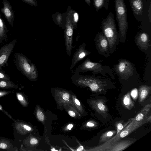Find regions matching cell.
<instances>
[{
	"label": "cell",
	"mask_w": 151,
	"mask_h": 151,
	"mask_svg": "<svg viewBox=\"0 0 151 151\" xmlns=\"http://www.w3.org/2000/svg\"><path fill=\"white\" fill-rule=\"evenodd\" d=\"M137 45L142 49H146L148 46L149 37L145 33H142L138 35L136 39Z\"/></svg>",
	"instance_id": "14"
},
{
	"label": "cell",
	"mask_w": 151,
	"mask_h": 151,
	"mask_svg": "<svg viewBox=\"0 0 151 151\" xmlns=\"http://www.w3.org/2000/svg\"><path fill=\"white\" fill-rule=\"evenodd\" d=\"M117 73L121 76L125 77L131 76L133 73L134 68L129 61L123 59L119 61L116 67Z\"/></svg>",
	"instance_id": "9"
},
{
	"label": "cell",
	"mask_w": 151,
	"mask_h": 151,
	"mask_svg": "<svg viewBox=\"0 0 151 151\" xmlns=\"http://www.w3.org/2000/svg\"><path fill=\"white\" fill-rule=\"evenodd\" d=\"M5 93V92H0V96L4 95Z\"/></svg>",
	"instance_id": "42"
},
{
	"label": "cell",
	"mask_w": 151,
	"mask_h": 151,
	"mask_svg": "<svg viewBox=\"0 0 151 151\" xmlns=\"http://www.w3.org/2000/svg\"><path fill=\"white\" fill-rule=\"evenodd\" d=\"M73 127V125L72 124H68L67 126V129L69 130H71Z\"/></svg>",
	"instance_id": "40"
},
{
	"label": "cell",
	"mask_w": 151,
	"mask_h": 151,
	"mask_svg": "<svg viewBox=\"0 0 151 151\" xmlns=\"http://www.w3.org/2000/svg\"><path fill=\"white\" fill-rule=\"evenodd\" d=\"M7 32V29L5 23L0 15V37L1 41L6 37Z\"/></svg>",
	"instance_id": "21"
},
{
	"label": "cell",
	"mask_w": 151,
	"mask_h": 151,
	"mask_svg": "<svg viewBox=\"0 0 151 151\" xmlns=\"http://www.w3.org/2000/svg\"><path fill=\"white\" fill-rule=\"evenodd\" d=\"M102 23V27L104 35L108 40L109 47L112 50L117 41L116 25L113 14L110 13Z\"/></svg>",
	"instance_id": "4"
},
{
	"label": "cell",
	"mask_w": 151,
	"mask_h": 151,
	"mask_svg": "<svg viewBox=\"0 0 151 151\" xmlns=\"http://www.w3.org/2000/svg\"><path fill=\"white\" fill-rule=\"evenodd\" d=\"M62 96V98L64 101H67L69 100L70 98V95L67 92H64Z\"/></svg>",
	"instance_id": "31"
},
{
	"label": "cell",
	"mask_w": 151,
	"mask_h": 151,
	"mask_svg": "<svg viewBox=\"0 0 151 151\" xmlns=\"http://www.w3.org/2000/svg\"><path fill=\"white\" fill-rule=\"evenodd\" d=\"M23 2L30 5L36 6L37 2L36 0H22Z\"/></svg>",
	"instance_id": "28"
},
{
	"label": "cell",
	"mask_w": 151,
	"mask_h": 151,
	"mask_svg": "<svg viewBox=\"0 0 151 151\" xmlns=\"http://www.w3.org/2000/svg\"><path fill=\"white\" fill-rule=\"evenodd\" d=\"M97 45L99 50L102 52H106L108 51L109 43L106 37L102 33H99L98 36Z\"/></svg>",
	"instance_id": "15"
},
{
	"label": "cell",
	"mask_w": 151,
	"mask_h": 151,
	"mask_svg": "<svg viewBox=\"0 0 151 151\" xmlns=\"http://www.w3.org/2000/svg\"><path fill=\"white\" fill-rule=\"evenodd\" d=\"M2 3L3 7L1 9V10L9 24L13 27L14 19V15L12 6L9 2L7 0H4Z\"/></svg>",
	"instance_id": "12"
},
{
	"label": "cell",
	"mask_w": 151,
	"mask_h": 151,
	"mask_svg": "<svg viewBox=\"0 0 151 151\" xmlns=\"http://www.w3.org/2000/svg\"><path fill=\"white\" fill-rule=\"evenodd\" d=\"M86 44L83 43L79 47L74 53L72 59V63L70 68L71 70L76 66V64L80 61L90 53L85 49Z\"/></svg>",
	"instance_id": "10"
},
{
	"label": "cell",
	"mask_w": 151,
	"mask_h": 151,
	"mask_svg": "<svg viewBox=\"0 0 151 151\" xmlns=\"http://www.w3.org/2000/svg\"><path fill=\"white\" fill-rule=\"evenodd\" d=\"M86 126L88 127L94 128L98 126V124L95 121L91 120L87 122Z\"/></svg>",
	"instance_id": "27"
},
{
	"label": "cell",
	"mask_w": 151,
	"mask_h": 151,
	"mask_svg": "<svg viewBox=\"0 0 151 151\" xmlns=\"http://www.w3.org/2000/svg\"><path fill=\"white\" fill-rule=\"evenodd\" d=\"M73 82L78 86L88 87L96 93H101L104 91L106 83L99 79L91 76H83L74 73L71 77Z\"/></svg>",
	"instance_id": "2"
},
{
	"label": "cell",
	"mask_w": 151,
	"mask_h": 151,
	"mask_svg": "<svg viewBox=\"0 0 151 151\" xmlns=\"http://www.w3.org/2000/svg\"><path fill=\"white\" fill-rule=\"evenodd\" d=\"M73 19L71 21L74 29H76L77 27V23L78 20L79 16L76 12H74L73 14Z\"/></svg>",
	"instance_id": "24"
},
{
	"label": "cell",
	"mask_w": 151,
	"mask_h": 151,
	"mask_svg": "<svg viewBox=\"0 0 151 151\" xmlns=\"http://www.w3.org/2000/svg\"><path fill=\"white\" fill-rule=\"evenodd\" d=\"M105 102L102 99L93 100L90 103L92 108L98 113L104 116L108 112V109L105 104Z\"/></svg>",
	"instance_id": "13"
},
{
	"label": "cell",
	"mask_w": 151,
	"mask_h": 151,
	"mask_svg": "<svg viewBox=\"0 0 151 151\" xmlns=\"http://www.w3.org/2000/svg\"><path fill=\"white\" fill-rule=\"evenodd\" d=\"M61 16L59 14L58 16V17H57V22L59 23L60 24L61 23Z\"/></svg>",
	"instance_id": "35"
},
{
	"label": "cell",
	"mask_w": 151,
	"mask_h": 151,
	"mask_svg": "<svg viewBox=\"0 0 151 151\" xmlns=\"http://www.w3.org/2000/svg\"><path fill=\"white\" fill-rule=\"evenodd\" d=\"M102 65L100 63L93 62L89 59H87L80 65L76 68L75 73H84L88 71L93 72H101Z\"/></svg>",
	"instance_id": "7"
},
{
	"label": "cell",
	"mask_w": 151,
	"mask_h": 151,
	"mask_svg": "<svg viewBox=\"0 0 151 151\" xmlns=\"http://www.w3.org/2000/svg\"><path fill=\"white\" fill-rule=\"evenodd\" d=\"M0 79L9 80L10 78L4 72L0 70Z\"/></svg>",
	"instance_id": "29"
},
{
	"label": "cell",
	"mask_w": 151,
	"mask_h": 151,
	"mask_svg": "<svg viewBox=\"0 0 151 151\" xmlns=\"http://www.w3.org/2000/svg\"><path fill=\"white\" fill-rule=\"evenodd\" d=\"M130 96L133 99L136 101L138 97V92L136 88L133 89L130 93Z\"/></svg>",
	"instance_id": "26"
},
{
	"label": "cell",
	"mask_w": 151,
	"mask_h": 151,
	"mask_svg": "<svg viewBox=\"0 0 151 151\" xmlns=\"http://www.w3.org/2000/svg\"><path fill=\"white\" fill-rule=\"evenodd\" d=\"M7 147V145L4 143H2L0 144V148L1 149H6Z\"/></svg>",
	"instance_id": "33"
},
{
	"label": "cell",
	"mask_w": 151,
	"mask_h": 151,
	"mask_svg": "<svg viewBox=\"0 0 151 151\" xmlns=\"http://www.w3.org/2000/svg\"><path fill=\"white\" fill-rule=\"evenodd\" d=\"M137 139L134 138L120 140L113 145L107 147L105 151H122L126 149Z\"/></svg>",
	"instance_id": "11"
},
{
	"label": "cell",
	"mask_w": 151,
	"mask_h": 151,
	"mask_svg": "<svg viewBox=\"0 0 151 151\" xmlns=\"http://www.w3.org/2000/svg\"><path fill=\"white\" fill-rule=\"evenodd\" d=\"M16 56L17 64L19 69L23 74L31 81L37 80L38 77V72L34 63L22 54L17 53Z\"/></svg>",
	"instance_id": "3"
},
{
	"label": "cell",
	"mask_w": 151,
	"mask_h": 151,
	"mask_svg": "<svg viewBox=\"0 0 151 151\" xmlns=\"http://www.w3.org/2000/svg\"><path fill=\"white\" fill-rule=\"evenodd\" d=\"M83 150V147L82 146H80L77 149V151H82Z\"/></svg>",
	"instance_id": "39"
},
{
	"label": "cell",
	"mask_w": 151,
	"mask_h": 151,
	"mask_svg": "<svg viewBox=\"0 0 151 151\" xmlns=\"http://www.w3.org/2000/svg\"><path fill=\"white\" fill-rule=\"evenodd\" d=\"M38 142L37 140L35 138H32L30 141V143L32 145H35Z\"/></svg>",
	"instance_id": "32"
},
{
	"label": "cell",
	"mask_w": 151,
	"mask_h": 151,
	"mask_svg": "<svg viewBox=\"0 0 151 151\" xmlns=\"http://www.w3.org/2000/svg\"><path fill=\"white\" fill-rule=\"evenodd\" d=\"M151 90V87L146 85H142L139 87L138 96L139 102L142 103L145 99L150 93Z\"/></svg>",
	"instance_id": "16"
},
{
	"label": "cell",
	"mask_w": 151,
	"mask_h": 151,
	"mask_svg": "<svg viewBox=\"0 0 151 151\" xmlns=\"http://www.w3.org/2000/svg\"><path fill=\"white\" fill-rule=\"evenodd\" d=\"M115 7L121 36H125L128 24L127 11L123 0H115Z\"/></svg>",
	"instance_id": "5"
},
{
	"label": "cell",
	"mask_w": 151,
	"mask_h": 151,
	"mask_svg": "<svg viewBox=\"0 0 151 151\" xmlns=\"http://www.w3.org/2000/svg\"><path fill=\"white\" fill-rule=\"evenodd\" d=\"M68 114L70 116L72 117H74L76 116V114L75 113L72 111H69Z\"/></svg>",
	"instance_id": "34"
},
{
	"label": "cell",
	"mask_w": 151,
	"mask_h": 151,
	"mask_svg": "<svg viewBox=\"0 0 151 151\" xmlns=\"http://www.w3.org/2000/svg\"><path fill=\"white\" fill-rule=\"evenodd\" d=\"M151 104L146 105L141 111L134 118V120L139 121L142 120L145 117L151 109Z\"/></svg>",
	"instance_id": "19"
},
{
	"label": "cell",
	"mask_w": 151,
	"mask_h": 151,
	"mask_svg": "<svg viewBox=\"0 0 151 151\" xmlns=\"http://www.w3.org/2000/svg\"><path fill=\"white\" fill-rule=\"evenodd\" d=\"M122 102L124 108L129 110H131L134 105V102L131 99L129 92H128L124 96Z\"/></svg>",
	"instance_id": "18"
},
{
	"label": "cell",
	"mask_w": 151,
	"mask_h": 151,
	"mask_svg": "<svg viewBox=\"0 0 151 151\" xmlns=\"http://www.w3.org/2000/svg\"><path fill=\"white\" fill-rule=\"evenodd\" d=\"M116 131L114 130L106 131L101 136L99 141V144L105 142L110 140L116 134Z\"/></svg>",
	"instance_id": "20"
},
{
	"label": "cell",
	"mask_w": 151,
	"mask_h": 151,
	"mask_svg": "<svg viewBox=\"0 0 151 151\" xmlns=\"http://www.w3.org/2000/svg\"><path fill=\"white\" fill-rule=\"evenodd\" d=\"M150 114L146 116L142 120L137 121L132 118V121L125 127L118 134L104 144L96 147L90 150L91 151H105L108 147L113 145L116 142L123 138L134 131L138 129L145 123L150 122Z\"/></svg>",
	"instance_id": "1"
},
{
	"label": "cell",
	"mask_w": 151,
	"mask_h": 151,
	"mask_svg": "<svg viewBox=\"0 0 151 151\" xmlns=\"http://www.w3.org/2000/svg\"><path fill=\"white\" fill-rule=\"evenodd\" d=\"M17 96L18 100L20 101L22 100L23 99V98L22 95L18 94L17 95Z\"/></svg>",
	"instance_id": "36"
},
{
	"label": "cell",
	"mask_w": 151,
	"mask_h": 151,
	"mask_svg": "<svg viewBox=\"0 0 151 151\" xmlns=\"http://www.w3.org/2000/svg\"><path fill=\"white\" fill-rule=\"evenodd\" d=\"M132 120V118L129 119L125 122H123L122 121H118L115 123L116 128V133L118 134Z\"/></svg>",
	"instance_id": "22"
},
{
	"label": "cell",
	"mask_w": 151,
	"mask_h": 151,
	"mask_svg": "<svg viewBox=\"0 0 151 151\" xmlns=\"http://www.w3.org/2000/svg\"><path fill=\"white\" fill-rule=\"evenodd\" d=\"M1 42V39H0V42Z\"/></svg>",
	"instance_id": "43"
},
{
	"label": "cell",
	"mask_w": 151,
	"mask_h": 151,
	"mask_svg": "<svg viewBox=\"0 0 151 151\" xmlns=\"http://www.w3.org/2000/svg\"><path fill=\"white\" fill-rule=\"evenodd\" d=\"M107 0H93L94 5L97 9H99L104 6Z\"/></svg>",
	"instance_id": "23"
},
{
	"label": "cell",
	"mask_w": 151,
	"mask_h": 151,
	"mask_svg": "<svg viewBox=\"0 0 151 151\" xmlns=\"http://www.w3.org/2000/svg\"><path fill=\"white\" fill-rule=\"evenodd\" d=\"M132 9L137 15L141 14L143 8V0H130Z\"/></svg>",
	"instance_id": "17"
},
{
	"label": "cell",
	"mask_w": 151,
	"mask_h": 151,
	"mask_svg": "<svg viewBox=\"0 0 151 151\" xmlns=\"http://www.w3.org/2000/svg\"><path fill=\"white\" fill-rule=\"evenodd\" d=\"M13 84L9 80L0 79V87L4 88L8 86L12 85Z\"/></svg>",
	"instance_id": "25"
},
{
	"label": "cell",
	"mask_w": 151,
	"mask_h": 151,
	"mask_svg": "<svg viewBox=\"0 0 151 151\" xmlns=\"http://www.w3.org/2000/svg\"><path fill=\"white\" fill-rule=\"evenodd\" d=\"M85 1L88 5L90 6L91 3L90 0H85Z\"/></svg>",
	"instance_id": "41"
},
{
	"label": "cell",
	"mask_w": 151,
	"mask_h": 151,
	"mask_svg": "<svg viewBox=\"0 0 151 151\" xmlns=\"http://www.w3.org/2000/svg\"><path fill=\"white\" fill-rule=\"evenodd\" d=\"M16 42L14 39L2 47L0 49V70L7 63L8 58L12 52Z\"/></svg>",
	"instance_id": "8"
},
{
	"label": "cell",
	"mask_w": 151,
	"mask_h": 151,
	"mask_svg": "<svg viewBox=\"0 0 151 151\" xmlns=\"http://www.w3.org/2000/svg\"><path fill=\"white\" fill-rule=\"evenodd\" d=\"M74 27L71 20L68 17L64 31L65 41L67 55L70 57L73 48V40Z\"/></svg>",
	"instance_id": "6"
},
{
	"label": "cell",
	"mask_w": 151,
	"mask_h": 151,
	"mask_svg": "<svg viewBox=\"0 0 151 151\" xmlns=\"http://www.w3.org/2000/svg\"><path fill=\"white\" fill-rule=\"evenodd\" d=\"M75 103L78 106H81V104L79 101L77 99H75L74 100Z\"/></svg>",
	"instance_id": "37"
},
{
	"label": "cell",
	"mask_w": 151,
	"mask_h": 151,
	"mask_svg": "<svg viewBox=\"0 0 151 151\" xmlns=\"http://www.w3.org/2000/svg\"><path fill=\"white\" fill-rule=\"evenodd\" d=\"M37 115L38 119L40 121H43L44 119V115L42 112L40 111H38L37 113Z\"/></svg>",
	"instance_id": "30"
},
{
	"label": "cell",
	"mask_w": 151,
	"mask_h": 151,
	"mask_svg": "<svg viewBox=\"0 0 151 151\" xmlns=\"http://www.w3.org/2000/svg\"><path fill=\"white\" fill-rule=\"evenodd\" d=\"M23 127L25 129L28 131H30L31 130L30 127L27 125H24Z\"/></svg>",
	"instance_id": "38"
}]
</instances>
